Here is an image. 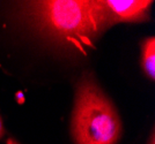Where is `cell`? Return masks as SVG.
<instances>
[{"instance_id": "6da1fadb", "label": "cell", "mask_w": 155, "mask_h": 144, "mask_svg": "<svg viewBox=\"0 0 155 144\" xmlns=\"http://www.w3.org/2000/svg\"><path fill=\"white\" fill-rule=\"evenodd\" d=\"M34 22L48 35L74 45H91L107 28L101 1L54 0L29 2Z\"/></svg>"}, {"instance_id": "7a4b0ae2", "label": "cell", "mask_w": 155, "mask_h": 144, "mask_svg": "<svg viewBox=\"0 0 155 144\" xmlns=\"http://www.w3.org/2000/svg\"><path fill=\"white\" fill-rule=\"evenodd\" d=\"M72 134L77 144H116L122 135L114 105L91 76L78 83Z\"/></svg>"}, {"instance_id": "3957f363", "label": "cell", "mask_w": 155, "mask_h": 144, "mask_svg": "<svg viewBox=\"0 0 155 144\" xmlns=\"http://www.w3.org/2000/svg\"><path fill=\"white\" fill-rule=\"evenodd\" d=\"M105 24L117 22H142L148 20L153 1L143 0H104L101 1Z\"/></svg>"}, {"instance_id": "277c9868", "label": "cell", "mask_w": 155, "mask_h": 144, "mask_svg": "<svg viewBox=\"0 0 155 144\" xmlns=\"http://www.w3.org/2000/svg\"><path fill=\"white\" fill-rule=\"evenodd\" d=\"M142 67L149 79L155 77V40L150 37L142 44Z\"/></svg>"}, {"instance_id": "5b68a950", "label": "cell", "mask_w": 155, "mask_h": 144, "mask_svg": "<svg viewBox=\"0 0 155 144\" xmlns=\"http://www.w3.org/2000/svg\"><path fill=\"white\" fill-rule=\"evenodd\" d=\"M5 134V129H4V126H2V121H1V118H0V138L4 136Z\"/></svg>"}, {"instance_id": "8992f818", "label": "cell", "mask_w": 155, "mask_h": 144, "mask_svg": "<svg viewBox=\"0 0 155 144\" xmlns=\"http://www.w3.org/2000/svg\"><path fill=\"white\" fill-rule=\"evenodd\" d=\"M7 144H19L18 142H15L14 139H12V138H9L8 141H7Z\"/></svg>"}, {"instance_id": "52a82bcc", "label": "cell", "mask_w": 155, "mask_h": 144, "mask_svg": "<svg viewBox=\"0 0 155 144\" xmlns=\"http://www.w3.org/2000/svg\"><path fill=\"white\" fill-rule=\"evenodd\" d=\"M148 144H155V142H154V134H152V137H150V141H149Z\"/></svg>"}]
</instances>
